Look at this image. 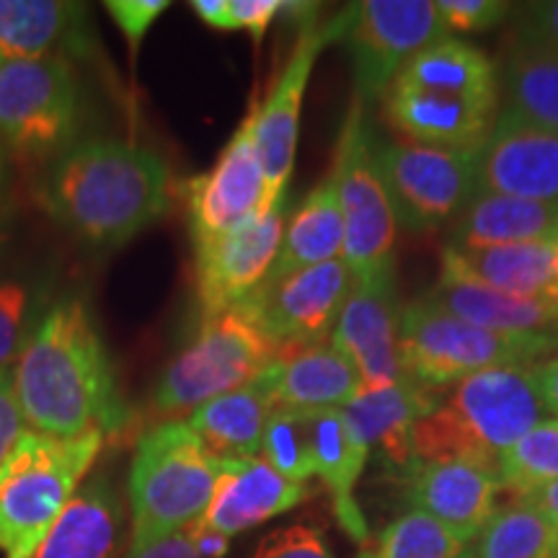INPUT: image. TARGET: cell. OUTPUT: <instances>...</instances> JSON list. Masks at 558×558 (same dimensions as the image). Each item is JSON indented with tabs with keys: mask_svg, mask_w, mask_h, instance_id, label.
Returning <instances> with one entry per match:
<instances>
[{
	"mask_svg": "<svg viewBox=\"0 0 558 558\" xmlns=\"http://www.w3.org/2000/svg\"><path fill=\"white\" fill-rule=\"evenodd\" d=\"M13 390L26 427L75 439L99 432L122 437L132 424L114 367L86 300L62 298L41 316L13 367Z\"/></svg>",
	"mask_w": 558,
	"mask_h": 558,
	"instance_id": "1",
	"label": "cell"
},
{
	"mask_svg": "<svg viewBox=\"0 0 558 558\" xmlns=\"http://www.w3.org/2000/svg\"><path fill=\"white\" fill-rule=\"evenodd\" d=\"M171 173L156 150L132 140H78L45 169L39 202L90 248H120L169 215Z\"/></svg>",
	"mask_w": 558,
	"mask_h": 558,
	"instance_id": "2",
	"label": "cell"
},
{
	"mask_svg": "<svg viewBox=\"0 0 558 558\" xmlns=\"http://www.w3.org/2000/svg\"><path fill=\"white\" fill-rule=\"evenodd\" d=\"M548 416L533 365L486 367L458 380L448 401L411 432L424 463H465L499 476L501 456Z\"/></svg>",
	"mask_w": 558,
	"mask_h": 558,
	"instance_id": "3",
	"label": "cell"
},
{
	"mask_svg": "<svg viewBox=\"0 0 558 558\" xmlns=\"http://www.w3.org/2000/svg\"><path fill=\"white\" fill-rule=\"evenodd\" d=\"M218 476L220 460L209 456L184 418H166L143 432L128 478L130 543L124 558L202 520Z\"/></svg>",
	"mask_w": 558,
	"mask_h": 558,
	"instance_id": "4",
	"label": "cell"
},
{
	"mask_svg": "<svg viewBox=\"0 0 558 558\" xmlns=\"http://www.w3.org/2000/svg\"><path fill=\"white\" fill-rule=\"evenodd\" d=\"M104 435L60 439L24 432L0 465V554L32 558L78 492L104 448Z\"/></svg>",
	"mask_w": 558,
	"mask_h": 558,
	"instance_id": "5",
	"label": "cell"
},
{
	"mask_svg": "<svg viewBox=\"0 0 558 558\" xmlns=\"http://www.w3.org/2000/svg\"><path fill=\"white\" fill-rule=\"evenodd\" d=\"M558 354V331L507 333L481 329L435 308L424 298L401 311L399 357L403 375L418 386L445 390L486 367H527Z\"/></svg>",
	"mask_w": 558,
	"mask_h": 558,
	"instance_id": "6",
	"label": "cell"
},
{
	"mask_svg": "<svg viewBox=\"0 0 558 558\" xmlns=\"http://www.w3.org/2000/svg\"><path fill=\"white\" fill-rule=\"evenodd\" d=\"M81 86L68 58L0 60V148L24 169H47L78 143Z\"/></svg>",
	"mask_w": 558,
	"mask_h": 558,
	"instance_id": "7",
	"label": "cell"
},
{
	"mask_svg": "<svg viewBox=\"0 0 558 558\" xmlns=\"http://www.w3.org/2000/svg\"><path fill=\"white\" fill-rule=\"evenodd\" d=\"M282 360L279 349L239 311L202 320L199 333L163 369L153 390V411L179 416L256 380Z\"/></svg>",
	"mask_w": 558,
	"mask_h": 558,
	"instance_id": "8",
	"label": "cell"
},
{
	"mask_svg": "<svg viewBox=\"0 0 558 558\" xmlns=\"http://www.w3.org/2000/svg\"><path fill=\"white\" fill-rule=\"evenodd\" d=\"M375 160L396 222L411 233L448 226L476 197L473 150H442L375 132Z\"/></svg>",
	"mask_w": 558,
	"mask_h": 558,
	"instance_id": "9",
	"label": "cell"
},
{
	"mask_svg": "<svg viewBox=\"0 0 558 558\" xmlns=\"http://www.w3.org/2000/svg\"><path fill=\"white\" fill-rule=\"evenodd\" d=\"M344 215V259L357 277L393 262L396 215L375 160V130L365 120V104L354 96L331 166Z\"/></svg>",
	"mask_w": 558,
	"mask_h": 558,
	"instance_id": "10",
	"label": "cell"
},
{
	"mask_svg": "<svg viewBox=\"0 0 558 558\" xmlns=\"http://www.w3.org/2000/svg\"><path fill=\"white\" fill-rule=\"evenodd\" d=\"M354 282L357 275L352 267L344 259H333L262 282L233 311L251 320L284 360L331 337Z\"/></svg>",
	"mask_w": 558,
	"mask_h": 558,
	"instance_id": "11",
	"label": "cell"
},
{
	"mask_svg": "<svg viewBox=\"0 0 558 558\" xmlns=\"http://www.w3.org/2000/svg\"><path fill=\"white\" fill-rule=\"evenodd\" d=\"M450 29L432 0H365L357 3L344 41L352 54L354 96L380 101L403 65Z\"/></svg>",
	"mask_w": 558,
	"mask_h": 558,
	"instance_id": "12",
	"label": "cell"
},
{
	"mask_svg": "<svg viewBox=\"0 0 558 558\" xmlns=\"http://www.w3.org/2000/svg\"><path fill=\"white\" fill-rule=\"evenodd\" d=\"M357 3L347 5L337 16L318 24L316 13L300 21V32L292 47L282 73L271 83L267 99L262 107L251 104L254 114V143L259 153L264 177H267L269 197L277 199L279 194L288 192V181L292 177L298 150V132H300V109H303V96L308 88L311 73L324 52L326 45L344 39V34L352 24Z\"/></svg>",
	"mask_w": 558,
	"mask_h": 558,
	"instance_id": "13",
	"label": "cell"
},
{
	"mask_svg": "<svg viewBox=\"0 0 558 558\" xmlns=\"http://www.w3.org/2000/svg\"><path fill=\"white\" fill-rule=\"evenodd\" d=\"M184 194L194 248L233 233L275 205L256 153L251 109L213 169L186 181Z\"/></svg>",
	"mask_w": 558,
	"mask_h": 558,
	"instance_id": "14",
	"label": "cell"
},
{
	"mask_svg": "<svg viewBox=\"0 0 558 558\" xmlns=\"http://www.w3.org/2000/svg\"><path fill=\"white\" fill-rule=\"evenodd\" d=\"M288 209L290 194L282 192L275 205L243 228L194 248L202 320L233 311L269 277L282 246Z\"/></svg>",
	"mask_w": 558,
	"mask_h": 558,
	"instance_id": "15",
	"label": "cell"
},
{
	"mask_svg": "<svg viewBox=\"0 0 558 558\" xmlns=\"http://www.w3.org/2000/svg\"><path fill=\"white\" fill-rule=\"evenodd\" d=\"M401 311L393 262L357 277L341 308L331 344L357 367L365 388L407 380L399 357Z\"/></svg>",
	"mask_w": 558,
	"mask_h": 558,
	"instance_id": "16",
	"label": "cell"
},
{
	"mask_svg": "<svg viewBox=\"0 0 558 558\" xmlns=\"http://www.w3.org/2000/svg\"><path fill=\"white\" fill-rule=\"evenodd\" d=\"M478 194L530 202H558V132L499 111L473 150Z\"/></svg>",
	"mask_w": 558,
	"mask_h": 558,
	"instance_id": "17",
	"label": "cell"
},
{
	"mask_svg": "<svg viewBox=\"0 0 558 558\" xmlns=\"http://www.w3.org/2000/svg\"><path fill=\"white\" fill-rule=\"evenodd\" d=\"M403 497L469 546L499 509L501 478L465 463H422L401 473Z\"/></svg>",
	"mask_w": 558,
	"mask_h": 558,
	"instance_id": "18",
	"label": "cell"
},
{
	"mask_svg": "<svg viewBox=\"0 0 558 558\" xmlns=\"http://www.w3.org/2000/svg\"><path fill=\"white\" fill-rule=\"evenodd\" d=\"M439 403H442L439 390L424 388L407 378L393 386L365 388L357 399L341 409V416L354 448L365 458L373 450H380L386 463L401 476L416 463L411 427L422 416L432 414Z\"/></svg>",
	"mask_w": 558,
	"mask_h": 558,
	"instance_id": "19",
	"label": "cell"
},
{
	"mask_svg": "<svg viewBox=\"0 0 558 558\" xmlns=\"http://www.w3.org/2000/svg\"><path fill=\"white\" fill-rule=\"evenodd\" d=\"M308 486L295 484L264 463L262 458L220 460V476L202 525L233 538L259 527L308 499Z\"/></svg>",
	"mask_w": 558,
	"mask_h": 558,
	"instance_id": "20",
	"label": "cell"
},
{
	"mask_svg": "<svg viewBox=\"0 0 558 558\" xmlns=\"http://www.w3.org/2000/svg\"><path fill=\"white\" fill-rule=\"evenodd\" d=\"M128 514L107 473L83 481L32 558H124Z\"/></svg>",
	"mask_w": 558,
	"mask_h": 558,
	"instance_id": "21",
	"label": "cell"
},
{
	"mask_svg": "<svg viewBox=\"0 0 558 558\" xmlns=\"http://www.w3.org/2000/svg\"><path fill=\"white\" fill-rule=\"evenodd\" d=\"M383 117L401 140L442 150H476L497 120V109L393 83L383 96Z\"/></svg>",
	"mask_w": 558,
	"mask_h": 558,
	"instance_id": "22",
	"label": "cell"
},
{
	"mask_svg": "<svg viewBox=\"0 0 558 558\" xmlns=\"http://www.w3.org/2000/svg\"><path fill=\"white\" fill-rule=\"evenodd\" d=\"M86 9L62 0H0V60L81 58L90 52Z\"/></svg>",
	"mask_w": 558,
	"mask_h": 558,
	"instance_id": "23",
	"label": "cell"
},
{
	"mask_svg": "<svg viewBox=\"0 0 558 558\" xmlns=\"http://www.w3.org/2000/svg\"><path fill=\"white\" fill-rule=\"evenodd\" d=\"M439 277L465 279L494 292L518 298H558L554 243L520 246L442 248Z\"/></svg>",
	"mask_w": 558,
	"mask_h": 558,
	"instance_id": "24",
	"label": "cell"
},
{
	"mask_svg": "<svg viewBox=\"0 0 558 558\" xmlns=\"http://www.w3.org/2000/svg\"><path fill=\"white\" fill-rule=\"evenodd\" d=\"M275 411L344 409L365 390L357 367L333 344H318L264 369Z\"/></svg>",
	"mask_w": 558,
	"mask_h": 558,
	"instance_id": "25",
	"label": "cell"
},
{
	"mask_svg": "<svg viewBox=\"0 0 558 558\" xmlns=\"http://www.w3.org/2000/svg\"><path fill=\"white\" fill-rule=\"evenodd\" d=\"M558 239V202H530L476 194L469 207L450 222L448 246H520V243H554Z\"/></svg>",
	"mask_w": 558,
	"mask_h": 558,
	"instance_id": "26",
	"label": "cell"
},
{
	"mask_svg": "<svg viewBox=\"0 0 558 558\" xmlns=\"http://www.w3.org/2000/svg\"><path fill=\"white\" fill-rule=\"evenodd\" d=\"M393 83L473 101L488 109L499 107L497 62L484 50L456 37H445L424 47L403 65Z\"/></svg>",
	"mask_w": 558,
	"mask_h": 558,
	"instance_id": "27",
	"label": "cell"
},
{
	"mask_svg": "<svg viewBox=\"0 0 558 558\" xmlns=\"http://www.w3.org/2000/svg\"><path fill=\"white\" fill-rule=\"evenodd\" d=\"M305 418H308L311 432L313 471L329 488L333 518L349 538L365 548L373 538H369L365 514L354 499V488H357V481L365 471L367 458L354 448L341 409L305 411Z\"/></svg>",
	"mask_w": 558,
	"mask_h": 558,
	"instance_id": "28",
	"label": "cell"
},
{
	"mask_svg": "<svg viewBox=\"0 0 558 558\" xmlns=\"http://www.w3.org/2000/svg\"><path fill=\"white\" fill-rule=\"evenodd\" d=\"M275 414L267 375L205 403L186 418L205 450L218 460L259 458L262 437Z\"/></svg>",
	"mask_w": 558,
	"mask_h": 558,
	"instance_id": "29",
	"label": "cell"
},
{
	"mask_svg": "<svg viewBox=\"0 0 558 558\" xmlns=\"http://www.w3.org/2000/svg\"><path fill=\"white\" fill-rule=\"evenodd\" d=\"M422 298L435 308L476 324L481 329L507 333L558 331V298L505 295L450 277H439L435 288Z\"/></svg>",
	"mask_w": 558,
	"mask_h": 558,
	"instance_id": "30",
	"label": "cell"
},
{
	"mask_svg": "<svg viewBox=\"0 0 558 558\" xmlns=\"http://www.w3.org/2000/svg\"><path fill=\"white\" fill-rule=\"evenodd\" d=\"M341 251H344V215H341L337 177L329 171L290 218L275 267L264 282L341 259Z\"/></svg>",
	"mask_w": 558,
	"mask_h": 558,
	"instance_id": "31",
	"label": "cell"
},
{
	"mask_svg": "<svg viewBox=\"0 0 558 558\" xmlns=\"http://www.w3.org/2000/svg\"><path fill=\"white\" fill-rule=\"evenodd\" d=\"M505 94L501 111L533 124L558 132V54L514 37L505 54L499 75Z\"/></svg>",
	"mask_w": 558,
	"mask_h": 558,
	"instance_id": "32",
	"label": "cell"
},
{
	"mask_svg": "<svg viewBox=\"0 0 558 558\" xmlns=\"http://www.w3.org/2000/svg\"><path fill=\"white\" fill-rule=\"evenodd\" d=\"M556 525L527 499L499 505L465 558H550Z\"/></svg>",
	"mask_w": 558,
	"mask_h": 558,
	"instance_id": "33",
	"label": "cell"
},
{
	"mask_svg": "<svg viewBox=\"0 0 558 558\" xmlns=\"http://www.w3.org/2000/svg\"><path fill=\"white\" fill-rule=\"evenodd\" d=\"M499 478L507 501L558 481V418L541 422L501 456Z\"/></svg>",
	"mask_w": 558,
	"mask_h": 558,
	"instance_id": "34",
	"label": "cell"
},
{
	"mask_svg": "<svg viewBox=\"0 0 558 558\" xmlns=\"http://www.w3.org/2000/svg\"><path fill=\"white\" fill-rule=\"evenodd\" d=\"M465 543L442 522L411 509L360 550L357 558H465Z\"/></svg>",
	"mask_w": 558,
	"mask_h": 558,
	"instance_id": "35",
	"label": "cell"
},
{
	"mask_svg": "<svg viewBox=\"0 0 558 558\" xmlns=\"http://www.w3.org/2000/svg\"><path fill=\"white\" fill-rule=\"evenodd\" d=\"M259 456L279 476L295 484H305L311 476H316L305 411H275L264 429Z\"/></svg>",
	"mask_w": 558,
	"mask_h": 558,
	"instance_id": "36",
	"label": "cell"
},
{
	"mask_svg": "<svg viewBox=\"0 0 558 558\" xmlns=\"http://www.w3.org/2000/svg\"><path fill=\"white\" fill-rule=\"evenodd\" d=\"M32 295L21 282H0V373L19 360L29 331Z\"/></svg>",
	"mask_w": 558,
	"mask_h": 558,
	"instance_id": "37",
	"label": "cell"
},
{
	"mask_svg": "<svg viewBox=\"0 0 558 558\" xmlns=\"http://www.w3.org/2000/svg\"><path fill=\"white\" fill-rule=\"evenodd\" d=\"M437 11L452 32H486L512 16L514 5L507 0H437Z\"/></svg>",
	"mask_w": 558,
	"mask_h": 558,
	"instance_id": "38",
	"label": "cell"
},
{
	"mask_svg": "<svg viewBox=\"0 0 558 558\" xmlns=\"http://www.w3.org/2000/svg\"><path fill=\"white\" fill-rule=\"evenodd\" d=\"M254 558H333L324 535L316 527H279L262 538Z\"/></svg>",
	"mask_w": 558,
	"mask_h": 558,
	"instance_id": "39",
	"label": "cell"
},
{
	"mask_svg": "<svg viewBox=\"0 0 558 558\" xmlns=\"http://www.w3.org/2000/svg\"><path fill=\"white\" fill-rule=\"evenodd\" d=\"M104 9L114 19L122 37L128 39L130 54L135 60L145 34L156 24L158 16H163V11H169V3L166 0H109V3H104Z\"/></svg>",
	"mask_w": 558,
	"mask_h": 558,
	"instance_id": "40",
	"label": "cell"
},
{
	"mask_svg": "<svg viewBox=\"0 0 558 558\" xmlns=\"http://www.w3.org/2000/svg\"><path fill=\"white\" fill-rule=\"evenodd\" d=\"M518 19L514 37L558 54V0L518 5Z\"/></svg>",
	"mask_w": 558,
	"mask_h": 558,
	"instance_id": "41",
	"label": "cell"
},
{
	"mask_svg": "<svg viewBox=\"0 0 558 558\" xmlns=\"http://www.w3.org/2000/svg\"><path fill=\"white\" fill-rule=\"evenodd\" d=\"M284 0H228L230 32H248L259 47L267 37L271 21L282 13Z\"/></svg>",
	"mask_w": 558,
	"mask_h": 558,
	"instance_id": "42",
	"label": "cell"
},
{
	"mask_svg": "<svg viewBox=\"0 0 558 558\" xmlns=\"http://www.w3.org/2000/svg\"><path fill=\"white\" fill-rule=\"evenodd\" d=\"M26 422L21 416L16 390H13V369H3L0 373V465L16 448V442L24 435Z\"/></svg>",
	"mask_w": 558,
	"mask_h": 558,
	"instance_id": "43",
	"label": "cell"
},
{
	"mask_svg": "<svg viewBox=\"0 0 558 558\" xmlns=\"http://www.w3.org/2000/svg\"><path fill=\"white\" fill-rule=\"evenodd\" d=\"M132 558H199L197 548H194L192 525L179 530V533L169 535V538L153 543L150 548H145L143 554H137Z\"/></svg>",
	"mask_w": 558,
	"mask_h": 558,
	"instance_id": "44",
	"label": "cell"
},
{
	"mask_svg": "<svg viewBox=\"0 0 558 558\" xmlns=\"http://www.w3.org/2000/svg\"><path fill=\"white\" fill-rule=\"evenodd\" d=\"M535 383H538L548 414L558 418V357H548L541 365H533Z\"/></svg>",
	"mask_w": 558,
	"mask_h": 558,
	"instance_id": "45",
	"label": "cell"
},
{
	"mask_svg": "<svg viewBox=\"0 0 558 558\" xmlns=\"http://www.w3.org/2000/svg\"><path fill=\"white\" fill-rule=\"evenodd\" d=\"M192 538H194V548H197L199 558H222V556H228V550H230V538L215 533V530L205 527L199 520L192 525Z\"/></svg>",
	"mask_w": 558,
	"mask_h": 558,
	"instance_id": "46",
	"label": "cell"
},
{
	"mask_svg": "<svg viewBox=\"0 0 558 558\" xmlns=\"http://www.w3.org/2000/svg\"><path fill=\"white\" fill-rule=\"evenodd\" d=\"M192 11L205 21L209 29L230 32L228 0H192Z\"/></svg>",
	"mask_w": 558,
	"mask_h": 558,
	"instance_id": "47",
	"label": "cell"
},
{
	"mask_svg": "<svg viewBox=\"0 0 558 558\" xmlns=\"http://www.w3.org/2000/svg\"><path fill=\"white\" fill-rule=\"evenodd\" d=\"M530 505H535L541 509L546 518L554 522L556 530H558V481H554V484H546L541 488H535L533 494H527L525 497Z\"/></svg>",
	"mask_w": 558,
	"mask_h": 558,
	"instance_id": "48",
	"label": "cell"
},
{
	"mask_svg": "<svg viewBox=\"0 0 558 558\" xmlns=\"http://www.w3.org/2000/svg\"><path fill=\"white\" fill-rule=\"evenodd\" d=\"M9 179H11V158L5 156L3 148H0V205H3L5 192H9Z\"/></svg>",
	"mask_w": 558,
	"mask_h": 558,
	"instance_id": "49",
	"label": "cell"
},
{
	"mask_svg": "<svg viewBox=\"0 0 558 558\" xmlns=\"http://www.w3.org/2000/svg\"><path fill=\"white\" fill-rule=\"evenodd\" d=\"M554 269H556V282H558V239L554 241Z\"/></svg>",
	"mask_w": 558,
	"mask_h": 558,
	"instance_id": "50",
	"label": "cell"
},
{
	"mask_svg": "<svg viewBox=\"0 0 558 558\" xmlns=\"http://www.w3.org/2000/svg\"><path fill=\"white\" fill-rule=\"evenodd\" d=\"M0 239H3V235H0Z\"/></svg>",
	"mask_w": 558,
	"mask_h": 558,
	"instance_id": "51",
	"label": "cell"
}]
</instances>
